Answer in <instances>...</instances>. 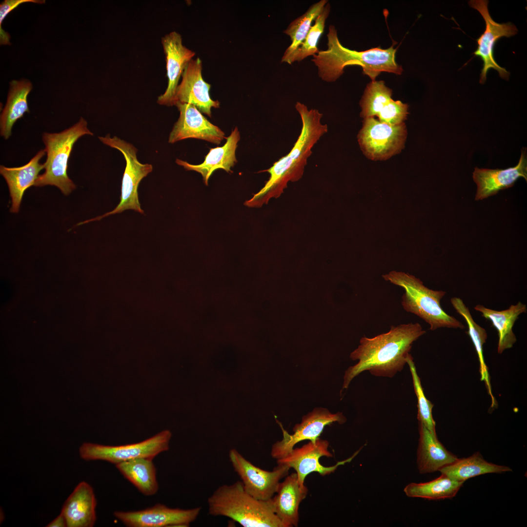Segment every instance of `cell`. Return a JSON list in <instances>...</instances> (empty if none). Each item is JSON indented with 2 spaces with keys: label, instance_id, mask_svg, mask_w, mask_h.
<instances>
[{
  "label": "cell",
  "instance_id": "cell-32",
  "mask_svg": "<svg viewBox=\"0 0 527 527\" xmlns=\"http://www.w3.org/2000/svg\"><path fill=\"white\" fill-rule=\"evenodd\" d=\"M330 12V5L328 2L322 12L314 20L304 39L293 54L290 64L300 62L309 56L316 55L319 51L318 44L324 33L326 20Z\"/></svg>",
  "mask_w": 527,
  "mask_h": 527
},
{
  "label": "cell",
  "instance_id": "cell-6",
  "mask_svg": "<svg viewBox=\"0 0 527 527\" xmlns=\"http://www.w3.org/2000/svg\"><path fill=\"white\" fill-rule=\"evenodd\" d=\"M85 135L92 136L93 133L82 117L72 126L61 132L43 134L42 139L47 155L43 163L45 171L39 175L35 186L54 185L65 195H69L76 189V185L67 175L68 161L74 144Z\"/></svg>",
  "mask_w": 527,
  "mask_h": 527
},
{
  "label": "cell",
  "instance_id": "cell-26",
  "mask_svg": "<svg viewBox=\"0 0 527 527\" xmlns=\"http://www.w3.org/2000/svg\"><path fill=\"white\" fill-rule=\"evenodd\" d=\"M512 469L505 466L498 465L486 461L478 451L471 456L458 459L455 462L439 470L442 474L459 482L487 473H500L511 471Z\"/></svg>",
  "mask_w": 527,
  "mask_h": 527
},
{
  "label": "cell",
  "instance_id": "cell-36",
  "mask_svg": "<svg viewBox=\"0 0 527 527\" xmlns=\"http://www.w3.org/2000/svg\"><path fill=\"white\" fill-rule=\"evenodd\" d=\"M46 527H67L66 518L64 515L61 513Z\"/></svg>",
  "mask_w": 527,
  "mask_h": 527
},
{
  "label": "cell",
  "instance_id": "cell-3",
  "mask_svg": "<svg viewBox=\"0 0 527 527\" xmlns=\"http://www.w3.org/2000/svg\"><path fill=\"white\" fill-rule=\"evenodd\" d=\"M326 36V49L319 50L311 60L318 68L319 78L324 81H335L344 73L345 68L349 65L361 66L364 74L372 81H376L383 72L397 75L403 72L402 67L396 61V49L393 45L385 49L379 46L362 51L350 50L341 44L333 25L329 26Z\"/></svg>",
  "mask_w": 527,
  "mask_h": 527
},
{
  "label": "cell",
  "instance_id": "cell-25",
  "mask_svg": "<svg viewBox=\"0 0 527 527\" xmlns=\"http://www.w3.org/2000/svg\"><path fill=\"white\" fill-rule=\"evenodd\" d=\"M33 86L26 79L13 80L10 82L9 90L5 105L0 117V136L8 139L11 135L15 123L25 113H29L27 96Z\"/></svg>",
  "mask_w": 527,
  "mask_h": 527
},
{
  "label": "cell",
  "instance_id": "cell-27",
  "mask_svg": "<svg viewBox=\"0 0 527 527\" xmlns=\"http://www.w3.org/2000/svg\"><path fill=\"white\" fill-rule=\"evenodd\" d=\"M120 472L143 495L152 496L159 490L156 468L150 458H138L115 465Z\"/></svg>",
  "mask_w": 527,
  "mask_h": 527
},
{
  "label": "cell",
  "instance_id": "cell-16",
  "mask_svg": "<svg viewBox=\"0 0 527 527\" xmlns=\"http://www.w3.org/2000/svg\"><path fill=\"white\" fill-rule=\"evenodd\" d=\"M202 70V63L199 58L192 59L188 62L177 88L176 102L191 104L201 113L211 117V108H219L220 103L211 98V85L203 79Z\"/></svg>",
  "mask_w": 527,
  "mask_h": 527
},
{
  "label": "cell",
  "instance_id": "cell-4",
  "mask_svg": "<svg viewBox=\"0 0 527 527\" xmlns=\"http://www.w3.org/2000/svg\"><path fill=\"white\" fill-rule=\"evenodd\" d=\"M208 514L229 518L243 527H285L274 513L270 500L248 493L240 480L219 486L208 498Z\"/></svg>",
  "mask_w": 527,
  "mask_h": 527
},
{
  "label": "cell",
  "instance_id": "cell-2",
  "mask_svg": "<svg viewBox=\"0 0 527 527\" xmlns=\"http://www.w3.org/2000/svg\"><path fill=\"white\" fill-rule=\"evenodd\" d=\"M295 107L302 122L301 133L289 153L275 162L269 168L260 171L268 172L270 177L264 187L245 202L244 205L247 207H260L267 204L271 199L281 196L289 182L299 181L303 175L307 160L312 153V148L327 132V125L321 122L323 114L318 110L308 109L299 101Z\"/></svg>",
  "mask_w": 527,
  "mask_h": 527
},
{
  "label": "cell",
  "instance_id": "cell-24",
  "mask_svg": "<svg viewBox=\"0 0 527 527\" xmlns=\"http://www.w3.org/2000/svg\"><path fill=\"white\" fill-rule=\"evenodd\" d=\"M474 309L480 312L482 317L490 321L496 329L498 336V353H502L505 350L511 348L517 340L512 330L513 326L519 316L527 312V305L518 302L507 309L497 311L479 304L474 307Z\"/></svg>",
  "mask_w": 527,
  "mask_h": 527
},
{
  "label": "cell",
  "instance_id": "cell-12",
  "mask_svg": "<svg viewBox=\"0 0 527 527\" xmlns=\"http://www.w3.org/2000/svg\"><path fill=\"white\" fill-rule=\"evenodd\" d=\"M346 419L341 412L332 414L326 408H316L312 412L303 416L301 423L293 428V433L289 434L283 428L281 423L277 421L281 428L283 438L272 446L271 456L276 460L281 459L290 452L296 444L308 440L315 442L320 438L324 427L334 422L344 424Z\"/></svg>",
  "mask_w": 527,
  "mask_h": 527
},
{
  "label": "cell",
  "instance_id": "cell-33",
  "mask_svg": "<svg viewBox=\"0 0 527 527\" xmlns=\"http://www.w3.org/2000/svg\"><path fill=\"white\" fill-rule=\"evenodd\" d=\"M406 363L409 367L414 392L417 398L418 421L423 424L433 435L437 436L435 422L433 418L432 413L433 404L428 400L425 395L420 379L417 373L413 358L410 354L407 358Z\"/></svg>",
  "mask_w": 527,
  "mask_h": 527
},
{
  "label": "cell",
  "instance_id": "cell-20",
  "mask_svg": "<svg viewBox=\"0 0 527 527\" xmlns=\"http://www.w3.org/2000/svg\"><path fill=\"white\" fill-rule=\"evenodd\" d=\"M222 146L210 148L205 156L203 162L199 164H192L184 161L177 159L176 163L188 171H194L200 173L203 182L208 185V181L216 170L221 168L228 173H231V168L237 162L236 150L240 140V134L236 127Z\"/></svg>",
  "mask_w": 527,
  "mask_h": 527
},
{
  "label": "cell",
  "instance_id": "cell-29",
  "mask_svg": "<svg viewBox=\"0 0 527 527\" xmlns=\"http://www.w3.org/2000/svg\"><path fill=\"white\" fill-rule=\"evenodd\" d=\"M464 482L452 480L442 474L427 482L408 484L404 488L406 495L430 500L451 499L455 497Z\"/></svg>",
  "mask_w": 527,
  "mask_h": 527
},
{
  "label": "cell",
  "instance_id": "cell-11",
  "mask_svg": "<svg viewBox=\"0 0 527 527\" xmlns=\"http://www.w3.org/2000/svg\"><path fill=\"white\" fill-rule=\"evenodd\" d=\"M470 6L477 10L483 18L486 28L484 32L476 40L477 48L473 53L483 61V68L480 74V83L484 84L489 69L498 71L500 77L506 80L509 79L510 73L500 66L494 57V49L496 42L500 38L514 36L518 32L516 27L511 22L499 23L491 18L488 9V1L472 0L468 2Z\"/></svg>",
  "mask_w": 527,
  "mask_h": 527
},
{
  "label": "cell",
  "instance_id": "cell-28",
  "mask_svg": "<svg viewBox=\"0 0 527 527\" xmlns=\"http://www.w3.org/2000/svg\"><path fill=\"white\" fill-rule=\"evenodd\" d=\"M450 302L456 311L464 318L468 326L467 334L470 337L478 355L480 363L481 380L485 381L486 388L491 399V407L495 405L494 398L492 394L488 369L484 361L483 345L487 339L486 331L483 327L477 324L473 320L468 307L463 301L459 297H454Z\"/></svg>",
  "mask_w": 527,
  "mask_h": 527
},
{
  "label": "cell",
  "instance_id": "cell-18",
  "mask_svg": "<svg viewBox=\"0 0 527 527\" xmlns=\"http://www.w3.org/2000/svg\"><path fill=\"white\" fill-rule=\"evenodd\" d=\"M520 177L527 181L526 148L522 149L519 162L514 167L505 169L475 168L473 179L477 186L475 200H483L511 187Z\"/></svg>",
  "mask_w": 527,
  "mask_h": 527
},
{
  "label": "cell",
  "instance_id": "cell-34",
  "mask_svg": "<svg viewBox=\"0 0 527 527\" xmlns=\"http://www.w3.org/2000/svg\"><path fill=\"white\" fill-rule=\"evenodd\" d=\"M408 109L407 104L392 99L377 117L382 122L390 125H397L404 122L407 119Z\"/></svg>",
  "mask_w": 527,
  "mask_h": 527
},
{
  "label": "cell",
  "instance_id": "cell-19",
  "mask_svg": "<svg viewBox=\"0 0 527 527\" xmlns=\"http://www.w3.org/2000/svg\"><path fill=\"white\" fill-rule=\"evenodd\" d=\"M307 493V487L300 485L296 472L287 475L279 483L270 502L274 513L285 527H298L299 506Z\"/></svg>",
  "mask_w": 527,
  "mask_h": 527
},
{
  "label": "cell",
  "instance_id": "cell-17",
  "mask_svg": "<svg viewBox=\"0 0 527 527\" xmlns=\"http://www.w3.org/2000/svg\"><path fill=\"white\" fill-rule=\"evenodd\" d=\"M166 59L168 85L164 93L159 96L157 103L166 106L176 105L175 95L180 77L195 53L183 45L181 35L173 31L162 38Z\"/></svg>",
  "mask_w": 527,
  "mask_h": 527
},
{
  "label": "cell",
  "instance_id": "cell-1",
  "mask_svg": "<svg viewBox=\"0 0 527 527\" xmlns=\"http://www.w3.org/2000/svg\"><path fill=\"white\" fill-rule=\"evenodd\" d=\"M426 333L418 323L392 325L390 330L372 338L362 337L350 358L358 360L345 371L342 389L364 371L377 377H393L406 364L412 344Z\"/></svg>",
  "mask_w": 527,
  "mask_h": 527
},
{
  "label": "cell",
  "instance_id": "cell-5",
  "mask_svg": "<svg viewBox=\"0 0 527 527\" xmlns=\"http://www.w3.org/2000/svg\"><path fill=\"white\" fill-rule=\"evenodd\" d=\"M382 276L385 281L404 289L401 302L403 308L424 320L430 325V330L465 328L461 322L441 307L440 302L445 291L430 289L420 279L408 273L392 271Z\"/></svg>",
  "mask_w": 527,
  "mask_h": 527
},
{
  "label": "cell",
  "instance_id": "cell-35",
  "mask_svg": "<svg viewBox=\"0 0 527 527\" xmlns=\"http://www.w3.org/2000/svg\"><path fill=\"white\" fill-rule=\"evenodd\" d=\"M43 0H5L0 4V45H10V36L1 28L3 20L13 10L25 2L38 4L44 3Z\"/></svg>",
  "mask_w": 527,
  "mask_h": 527
},
{
  "label": "cell",
  "instance_id": "cell-21",
  "mask_svg": "<svg viewBox=\"0 0 527 527\" xmlns=\"http://www.w3.org/2000/svg\"><path fill=\"white\" fill-rule=\"evenodd\" d=\"M97 500L92 487L80 483L65 501L61 512L67 527H92L96 521Z\"/></svg>",
  "mask_w": 527,
  "mask_h": 527
},
{
  "label": "cell",
  "instance_id": "cell-22",
  "mask_svg": "<svg viewBox=\"0 0 527 527\" xmlns=\"http://www.w3.org/2000/svg\"><path fill=\"white\" fill-rule=\"evenodd\" d=\"M45 153L44 149L40 150L27 163L21 166H0V173L6 181L11 199V212H19L24 192L34 186L40 172L44 168V164L40 163V161Z\"/></svg>",
  "mask_w": 527,
  "mask_h": 527
},
{
  "label": "cell",
  "instance_id": "cell-31",
  "mask_svg": "<svg viewBox=\"0 0 527 527\" xmlns=\"http://www.w3.org/2000/svg\"><path fill=\"white\" fill-rule=\"evenodd\" d=\"M392 90L383 81H371L366 86L360 101V117L363 119L377 116L392 99Z\"/></svg>",
  "mask_w": 527,
  "mask_h": 527
},
{
  "label": "cell",
  "instance_id": "cell-10",
  "mask_svg": "<svg viewBox=\"0 0 527 527\" xmlns=\"http://www.w3.org/2000/svg\"><path fill=\"white\" fill-rule=\"evenodd\" d=\"M228 457L244 490L261 500L268 501L273 497L280 480L288 474L290 468L286 465L277 464L272 471L263 469L252 464L235 448L229 451Z\"/></svg>",
  "mask_w": 527,
  "mask_h": 527
},
{
  "label": "cell",
  "instance_id": "cell-15",
  "mask_svg": "<svg viewBox=\"0 0 527 527\" xmlns=\"http://www.w3.org/2000/svg\"><path fill=\"white\" fill-rule=\"evenodd\" d=\"M176 105L180 116L169 134V143L194 138L219 144L226 138L224 133L208 121L194 105L181 102Z\"/></svg>",
  "mask_w": 527,
  "mask_h": 527
},
{
  "label": "cell",
  "instance_id": "cell-30",
  "mask_svg": "<svg viewBox=\"0 0 527 527\" xmlns=\"http://www.w3.org/2000/svg\"><path fill=\"white\" fill-rule=\"evenodd\" d=\"M327 0H320L312 4L302 15L292 21L284 33L289 36L291 43L285 50L281 62L290 64L293 54L308 33L312 22L322 12Z\"/></svg>",
  "mask_w": 527,
  "mask_h": 527
},
{
  "label": "cell",
  "instance_id": "cell-23",
  "mask_svg": "<svg viewBox=\"0 0 527 527\" xmlns=\"http://www.w3.org/2000/svg\"><path fill=\"white\" fill-rule=\"evenodd\" d=\"M419 439L417 464L420 474L432 473L451 465L458 458L447 450L421 423L419 422Z\"/></svg>",
  "mask_w": 527,
  "mask_h": 527
},
{
  "label": "cell",
  "instance_id": "cell-7",
  "mask_svg": "<svg viewBox=\"0 0 527 527\" xmlns=\"http://www.w3.org/2000/svg\"><path fill=\"white\" fill-rule=\"evenodd\" d=\"M98 138L103 143L118 150L124 157L126 166L122 179L121 201L112 211L79 223L77 225L100 220L105 217L121 213L127 209H132L141 214L144 213L139 200L138 187L141 180L152 172V165L149 163H142L138 161L137 157V149L132 144L116 136L111 138L109 134Z\"/></svg>",
  "mask_w": 527,
  "mask_h": 527
},
{
  "label": "cell",
  "instance_id": "cell-9",
  "mask_svg": "<svg viewBox=\"0 0 527 527\" xmlns=\"http://www.w3.org/2000/svg\"><path fill=\"white\" fill-rule=\"evenodd\" d=\"M172 433L164 430L142 442L121 446L84 443L79 448L80 457L87 461L102 460L116 465L138 458H150L167 451Z\"/></svg>",
  "mask_w": 527,
  "mask_h": 527
},
{
  "label": "cell",
  "instance_id": "cell-14",
  "mask_svg": "<svg viewBox=\"0 0 527 527\" xmlns=\"http://www.w3.org/2000/svg\"><path fill=\"white\" fill-rule=\"evenodd\" d=\"M329 442L325 440L318 438L315 442L309 441L301 447L294 448L284 457L277 460L278 465H286L293 468L297 474L299 483L304 487L306 477L312 472H317L322 476L333 473L341 465L351 461L360 450L350 457L337 463L334 466H325L319 461L321 457H331L332 454L328 449Z\"/></svg>",
  "mask_w": 527,
  "mask_h": 527
},
{
  "label": "cell",
  "instance_id": "cell-8",
  "mask_svg": "<svg viewBox=\"0 0 527 527\" xmlns=\"http://www.w3.org/2000/svg\"><path fill=\"white\" fill-rule=\"evenodd\" d=\"M407 135L403 122L390 125L374 117L364 118L357 139L364 155L372 161H385L404 148Z\"/></svg>",
  "mask_w": 527,
  "mask_h": 527
},
{
  "label": "cell",
  "instance_id": "cell-13",
  "mask_svg": "<svg viewBox=\"0 0 527 527\" xmlns=\"http://www.w3.org/2000/svg\"><path fill=\"white\" fill-rule=\"evenodd\" d=\"M201 507L170 508L161 504L136 511H116L114 516L129 527H186L199 516Z\"/></svg>",
  "mask_w": 527,
  "mask_h": 527
}]
</instances>
